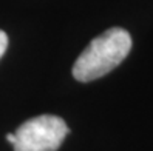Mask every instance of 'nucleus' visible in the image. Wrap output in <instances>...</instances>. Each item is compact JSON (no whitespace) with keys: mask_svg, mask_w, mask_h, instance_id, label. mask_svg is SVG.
Segmentation results:
<instances>
[{"mask_svg":"<svg viewBox=\"0 0 153 151\" xmlns=\"http://www.w3.org/2000/svg\"><path fill=\"white\" fill-rule=\"evenodd\" d=\"M70 133L64 119L57 116L33 117L14 133V151H57Z\"/></svg>","mask_w":153,"mask_h":151,"instance_id":"2","label":"nucleus"},{"mask_svg":"<svg viewBox=\"0 0 153 151\" xmlns=\"http://www.w3.org/2000/svg\"><path fill=\"white\" fill-rule=\"evenodd\" d=\"M6 140H8V142H11V144H14V142H16L14 133H10V134H6Z\"/></svg>","mask_w":153,"mask_h":151,"instance_id":"4","label":"nucleus"},{"mask_svg":"<svg viewBox=\"0 0 153 151\" xmlns=\"http://www.w3.org/2000/svg\"><path fill=\"white\" fill-rule=\"evenodd\" d=\"M131 49V37L122 28H110L88 43L74 65L73 76L79 82H91L108 74Z\"/></svg>","mask_w":153,"mask_h":151,"instance_id":"1","label":"nucleus"},{"mask_svg":"<svg viewBox=\"0 0 153 151\" xmlns=\"http://www.w3.org/2000/svg\"><path fill=\"white\" fill-rule=\"evenodd\" d=\"M6 48H8V35H6V32H3L0 29V59L5 54Z\"/></svg>","mask_w":153,"mask_h":151,"instance_id":"3","label":"nucleus"}]
</instances>
